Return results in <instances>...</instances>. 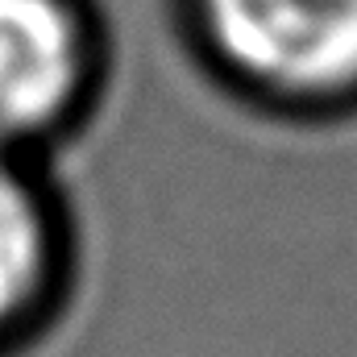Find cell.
<instances>
[{
  "instance_id": "cell-1",
  "label": "cell",
  "mask_w": 357,
  "mask_h": 357,
  "mask_svg": "<svg viewBox=\"0 0 357 357\" xmlns=\"http://www.w3.org/2000/svg\"><path fill=\"white\" fill-rule=\"evenodd\" d=\"M208 59L291 108L357 100V0H187Z\"/></svg>"
},
{
  "instance_id": "cell-2",
  "label": "cell",
  "mask_w": 357,
  "mask_h": 357,
  "mask_svg": "<svg viewBox=\"0 0 357 357\" xmlns=\"http://www.w3.org/2000/svg\"><path fill=\"white\" fill-rule=\"evenodd\" d=\"M96 84V25L79 0H0V150L63 133Z\"/></svg>"
},
{
  "instance_id": "cell-3",
  "label": "cell",
  "mask_w": 357,
  "mask_h": 357,
  "mask_svg": "<svg viewBox=\"0 0 357 357\" xmlns=\"http://www.w3.org/2000/svg\"><path fill=\"white\" fill-rule=\"evenodd\" d=\"M63 233L50 195H42L0 154V333L54 295Z\"/></svg>"
}]
</instances>
